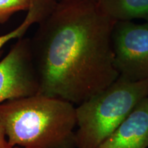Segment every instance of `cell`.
Instances as JSON below:
<instances>
[{
  "label": "cell",
  "instance_id": "cell-1",
  "mask_svg": "<svg viewBox=\"0 0 148 148\" xmlns=\"http://www.w3.org/2000/svg\"><path fill=\"white\" fill-rule=\"evenodd\" d=\"M116 23L95 0L57 3L30 39L38 93L78 105L115 81Z\"/></svg>",
  "mask_w": 148,
  "mask_h": 148
},
{
  "label": "cell",
  "instance_id": "cell-2",
  "mask_svg": "<svg viewBox=\"0 0 148 148\" xmlns=\"http://www.w3.org/2000/svg\"><path fill=\"white\" fill-rule=\"evenodd\" d=\"M75 106L37 93L0 104V127L12 147L72 148Z\"/></svg>",
  "mask_w": 148,
  "mask_h": 148
},
{
  "label": "cell",
  "instance_id": "cell-3",
  "mask_svg": "<svg viewBox=\"0 0 148 148\" xmlns=\"http://www.w3.org/2000/svg\"><path fill=\"white\" fill-rule=\"evenodd\" d=\"M147 96L148 80L134 81L119 75L104 89L76 105L75 147L97 148Z\"/></svg>",
  "mask_w": 148,
  "mask_h": 148
},
{
  "label": "cell",
  "instance_id": "cell-4",
  "mask_svg": "<svg viewBox=\"0 0 148 148\" xmlns=\"http://www.w3.org/2000/svg\"><path fill=\"white\" fill-rule=\"evenodd\" d=\"M112 42L119 75L134 81L148 80V22L117 21Z\"/></svg>",
  "mask_w": 148,
  "mask_h": 148
},
{
  "label": "cell",
  "instance_id": "cell-5",
  "mask_svg": "<svg viewBox=\"0 0 148 148\" xmlns=\"http://www.w3.org/2000/svg\"><path fill=\"white\" fill-rule=\"evenodd\" d=\"M38 92L39 82L32 57L31 40L22 37L0 61V104Z\"/></svg>",
  "mask_w": 148,
  "mask_h": 148
},
{
  "label": "cell",
  "instance_id": "cell-6",
  "mask_svg": "<svg viewBox=\"0 0 148 148\" xmlns=\"http://www.w3.org/2000/svg\"><path fill=\"white\" fill-rule=\"evenodd\" d=\"M148 147V96L97 148Z\"/></svg>",
  "mask_w": 148,
  "mask_h": 148
},
{
  "label": "cell",
  "instance_id": "cell-7",
  "mask_svg": "<svg viewBox=\"0 0 148 148\" xmlns=\"http://www.w3.org/2000/svg\"><path fill=\"white\" fill-rule=\"evenodd\" d=\"M98 8L114 21L148 22V0H95Z\"/></svg>",
  "mask_w": 148,
  "mask_h": 148
},
{
  "label": "cell",
  "instance_id": "cell-8",
  "mask_svg": "<svg viewBox=\"0 0 148 148\" xmlns=\"http://www.w3.org/2000/svg\"><path fill=\"white\" fill-rule=\"evenodd\" d=\"M57 3L55 0H32L27 15L22 23L10 32L0 36V52L10 40L23 37L32 25L38 23L50 13Z\"/></svg>",
  "mask_w": 148,
  "mask_h": 148
},
{
  "label": "cell",
  "instance_id": "cell-9",
  "mask_svg": "<svg viewBox=\"0 0 148 148\" xmlns=\"http://www.w3.org/2000/svg\"><path fill=\"white\" fill-rule=\"evenodd\" d=\"M32 0H0V23H5L20 11L27 10Z\"/></svg>",
  "mask_w": 148,
  "mask_h": 148
},
{
  "label": "cell",
  "instance_id": "cell-10",
  "mask_svg": "<svg viewBox=\"0 0 148 148\" xmlns=\"http://www.w3.org/2000/svg\"><path fill=\"white\" fill-rule=\"evenodd\" d=\"M0 148H13L8 143L3 130L0 127Z\"/></svg>",
  "mask_w": 148,
  "mask_h": 148
},
{
  "label": "cell",
  "instance_id": "cell-11",
  "mask_svg": "<svg viewBox=\"0 0 148 148\" xmlns=\"http://www.w3.org/2000/svg\"><path fill=\"white\" fill-rule=\"evenodd\" d=\"M56 2H61V1H68V0H55Z\"/></svg>",
  "mask_w": 148,
  "mask_h": 148
},
{
  "label": "cell",
  "instance_id": "cell-12",
  "mask_svg": "<svg viewBox=\"0 0 148 148\" xmlns=\"http://www.w3.org/2000/svg\"><path fill=\"white\" fill-rule=\"evenodd\" d=\"M13 148H23V147H14Z\"/></svg>",
  "mask_w": 148,
  "mask_h": 148
}]
</instances>
